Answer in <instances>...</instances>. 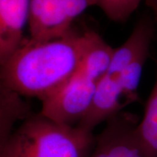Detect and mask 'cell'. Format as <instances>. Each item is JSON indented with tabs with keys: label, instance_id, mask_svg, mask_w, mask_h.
Wrapping results in <instances>:
<instances>
[{
	"label": "cell",
	"instance_id": "5b68a950",
	"mask_svg": "<svg viewBox=\"0 0 157 157\" xmlns=\"http://www.w3.org/2000/svg\"><path fill=\"white\" fill-rule=\"evenodd\" d=\"M139 121L137 115L123 111L109 120L96 135L89 157H146L136 135Z\"/></svg>",
	"mask_w": 157,
	"mask_h": 157
},
{
	"label": "cell",
	"instance_id": "7c38bea8",
	"mask_svg": "<svg viewBox=\"0 0 157 157\" xmlns=\"http://www.w3.org/2000/svg\"><path fill=\"white\" fill-rule=\"evenodd\" d=\"M147 59V58H142L132 62L122 71L114 75L122 91L124 99L128 105L139 100L138 87Z\"/></svg>",
	"mask_w": 157,
	"mask_h": 157
},
{
	"label": "cell",
	"instance_id": "30bf717a",
	"mask_svg": "<svg viewBox=\"0 0 157 157\" xmlns=\"http://www.w3.org/2000/svg\"><path fill=\"white\" fill-rule=\"evenodd\" d=\"M33 113L22 96L0 82V151L11 136L17 124H20Z\"/></svg>",
	"mask_w": 157,
	"mask_h": 157
},
{
	"label": "cell",
	"instance_id": "ba28073f",
	"mask_svg": "<svg viewBox=\"0 0 157 157\" xmlns=\"http://www.w3.org/2000/svg\"><path fill=\"white\" fill-rule=\"evenodd\" d=\"M154 33V20L150 17H141L127 40L114 49L108 73L115 75L132 62L142 58H148Z\"/></svg>",
	"mask_w": 157,
	"mask_h": 157
},
{
	"label": "cell",
	"instance_id": "6da1fadb",
	"mask_svg": "<svg viewBox=\"0 0 157 157\" xmlns=\"http://www.w3.org/2000/svg\"><path fill=\"white\" fill-rule=\"evenodd\" d=\"M85 49V33L73 29L47 41L25 38L0 67V82L22 97L43 101L78 73Z\"/></svg>",
	"mask_w": 157,
	"mask_h": 157
},
{
	"label": "cell",
	"instance_id": "8992f818",
	"mask_svg": "<svg viewBox=\"0 0 157 157\" xmlns=\"http://www.w3.org/2000/svg\"><path fill=\"white\" fill-rule=\"evenodd\" d=\"M128 106L115 76L107 73L97 81L89 109L78 126L94 132L98 126L107 122Z\"/></svg>",
	"mask_w": 157,
	"mask_h": 157
},
{
	"label": "cell",
	"instance_id": "8fae6325",
	"mask_svg": "<svg viewBox=\"0 0 157 157\" xmlns=\"http://www.w3.org/2000/svg\"><path fill=\"white\" fill-rule=\"evenodd\" d=\"M136 135L146 157H157V75L143 117L137 125Z\"/></svg>",
	"mask_w": 157,
	"mask_h": 157
},
{
	"label": "cell",
	"instance_id": "3957f363",
	"mask_svg": "<svg viewBox=\"0 0 157 157\" xmlns=\"http://www.w3.org/2000/svg\"><path fill=\"white\" fill-rule=\"evenodd\" d=\"M96 0H30V39L47 41L72 30V24Z\"/></svg>",
	"mask_w": 157,
	"mask_h": 157
},
{
	"label": "cell",
	"instance_id": "52a82bcc",
	"mask_svg": "<svg viewBox=\"0 0 157 157\" xmlns=\"http://www.w3.org/2000/svg\"><path fill=\"white\" fill-rule=\"evenodd\" d=\"M29 11L30 0H0V67L25 39Z\"/></svg>",
	"mask_w": 157,
	"mask_h": 157
},
{
	"label": "cell",
	"instance_id": "4fadbf2b",
	"mask_svg": "<svg viewBox=\"0 0 157 157\" xmlns=\"http://www.w3.org/2000/svg\"><path fill=\"white\" fill-rule=\"evenodd\" d=\"M142 0H96L104 14L113 22L127 21L140 6Z\"/></svg>",
	"mask_w": 157,
	"mask_h": 157
},
{
	"label": "cell",
	"instance_id": "7a4b0ae2",
	"mask_svg": "<svg viewBox=\"0 0 157 157\" xmlns=\"http://www.w3.org/2000/svg\"><path fill=\"white\" fill-rule=\"evenodd\" d=\"M95 141L94 132L32 113L14 129L0 157H89Z\"/></svg>",
	"mask_w": 157,
	"mask_h": 157
},
{
	"label": "cell",
	"instance_id": "277c9868",
	"mask_svg": "<svg viewBox=\"0 0 157 157\" xmlns=\"http://www.w3.org/2000/svg\"><path fill=\"white\" fill-rule=\"evenodd\" d=\"M96 83L78 71L59 89L40 101L39 113L58 124L78 126L89 109Z\"/></svg>",
	"mask_w": 157,
	"mask_h": 157
},
{
	"label": "cell",
	"instance_id": "5bb4252c",
	"mask_svg": "<svg viewBox=\"0 0 157 157\" xmlns=\"http://www.w3.org/2000/svg\"><path fill=\"white\" fill-rule=\"evenodd\" d=\"M146 5L154 13L155 19H157V0H145Z\"/></svg>",
	"mask_w": 157,
	"mask_h": 157
},
{
	"label": "cell",
	"instance_id": "9c48e42d",
	"mask_svg": "<svg viewBox=\"0 0 157 157\" xmlns=\"http://www.w3.org/2000/svg\"><path fill=\"white\" fill-rule=\"evenodd\" d=\"M84 33L86 49L78 72L97 82L109 72L115 48L93 30Z\"/></svg>",
	"mask_w": 157,
	"mask_h": 157
}]
</instances>
